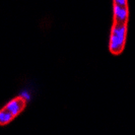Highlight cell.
<instances>
[{
  "label": "cell",
  "mask_w": 135,
  "mask_h": 135,
  "mask_svg": "<svg viewBox=\"0 0 135 135\" xmlns=\"http://www.w3.org/2000/svg\"><path fill=\"white\" fill-rule=\"evenodd\" d=\"M126 35L127 23L114 22L110 37V51L112 54L118 55L123 51L126 42Z\"/></svg>",
  "instance_id": "obj_1"
},
{
  "label": "cell",
  "mask_w": 135,
  "mask_h": 135,
  "mask_svg": "<svg viewBox=\"0 0 135 135\" xmlns=\"http://www.w3.org/2000/svg\"><path fill=\"white\" fill-rule=\"evenodd\" d=\"M26 103H27V101L25 99H22L21 97H20V98H16L12 101H10L3 109L6 110L7 112H9L13 117H15L22 111V109L25 108Z\"/></svg>",
  "instance_id": "obj_2"
},
{
  "label": "cell",
  "mask_w": 135,
  "mask_h": 135,
  "mask_svg": "<svg viewBox=\"0 0 135 135\" xmlns=\"http://www.w3.org/2000/svg\"><path fill=\"white\" fill-rule=\"evenodd\" d=\"M114 22L127 23L128 20V7L127 5L114 4Z\"/></svg>",
  "instance_id": "obj_3"
},
{
  "label": "cell",
  "mask_w": 135,
  "mask_h": 135,
  "mask_svg": "<svg viewBox=\"0 0 135 135\" xmlns=\"http://www.w3.org/2000/svg\"><path fill=\"white\" fill-rule=\"evenodd\" d=\"M13 118V116L11 115L9 112H7L6 110H4V109L1 110V112H0V123H1V125H5L7 123H9Z\"/></svg>",
  "instance_id": "obj_4"
},
{
  "label": "cell",
  "mask_w": 135,
  "mask_h": 135,
  "mask_svg": "<svg viewBox=\"0 0 135 135\" xmlns=\"http://www.w3.org/2000/svg\"><path fill=\"white\" fill-rule=\"evenodd\" d=\"M20 97H21L22 99H25L27 102H28L31 100V95H30V93L27 91V90H22V91L20 93Z\"/></svg>",
  "instance_id": "obj_5"
},
{
  "label": "cell",
  "mask_w": 135,
  "mask_h": 135,
  "mask_svg": "<svg viewBox=\"0 0 135 135\" xmlns=\"http://www.w3.org/2000/svg\"><path fill=\"white\" fill-rule=\"evenodd\" d=\"M114 4H119V5H127V0H113Z\"/></svg>",
  "instance_id": "obj_6"
}]
</instances>
